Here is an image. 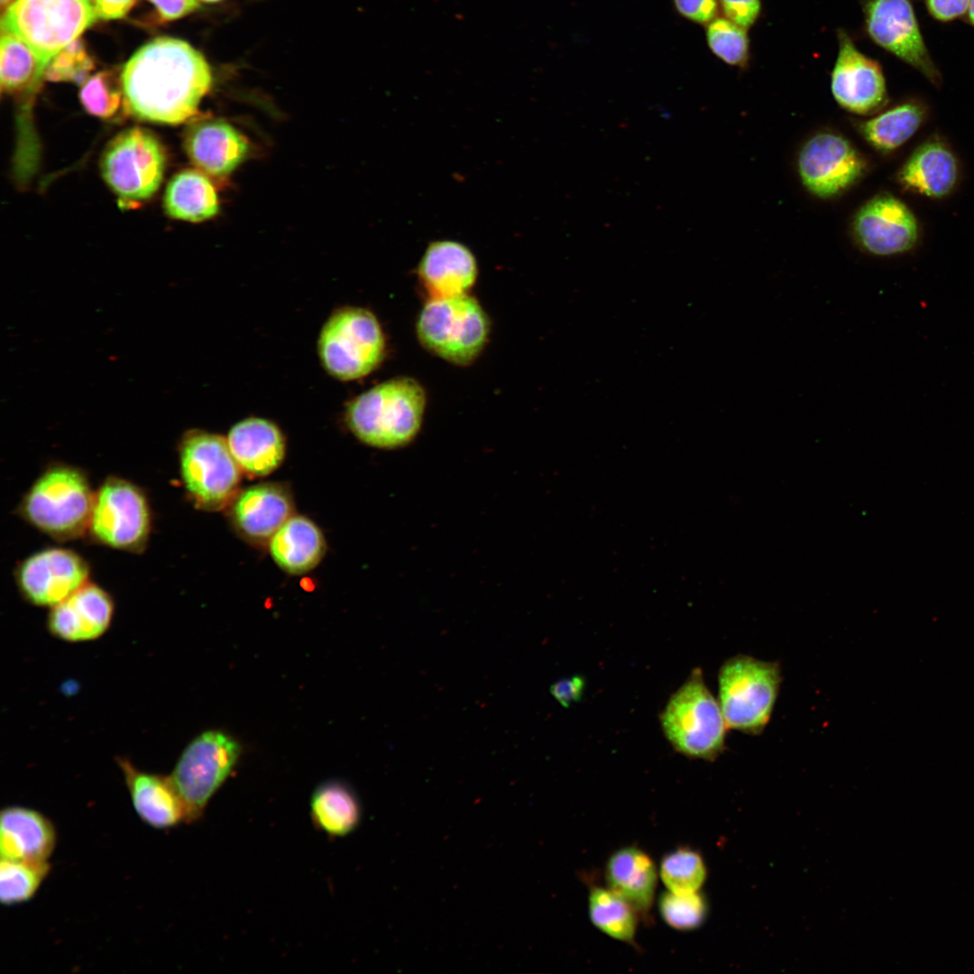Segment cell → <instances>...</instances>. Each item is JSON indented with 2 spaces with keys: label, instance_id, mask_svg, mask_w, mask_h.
<instances>
[{
  "label": "cell",
  "instance_id": "31",
  "mask_svg": "<svg viewBox=\"0 0 974 974\" xmlns=\"http://www.w3.org/2000/svg\"><path fill=\"white\" fill-rule=\"evenodd\" d=\"M0 81L9 94L32 92L44 77L47 64L21 39L1 30Z\"/></svg>",
  "mask_w": 974,
  "mask_h": 974
},
{
  "label": "cell",
  "instance_id": "11",
  "mask_svg": "<svg viewBox=\"0 0 974 974\" xmlns=\"http://www.w3.org/2000/svg\"><path fill=\"white\" fill-rule=\"evenodd\" d=\"M179 457L185 487L200 507L216 509L236 490L240 465L221 436L201 430L186 433Z\"/></svg>",
  "mask_w": 974,
  "mask_h": 974
},
{
  "label": "cell",
  "instance_id": "45",
  "mask_svg": "<svg viewBox=\"0 0 974 974\" xmlns=\"http://www.w3.org/2000/svg\"><path fill=\"white\" fill-rule=\"evenodd\" d=\"M964 20L974 27V0H970Z\"/></svg>",
  "mask_w": 974,
  "mask_h": 974
},
{
  "label": "cell",
  "instance_id": "9",
  "mask_svg": "<svg viewBox=\"0 0 974 974\" xmlns=\"http://www.w3.org/2000/svg\"><path fill=\"white\" fill-rule=\"evenodd\" d=\"M241 753L239 743L220 730H206L183 749L169 776L180 796L187 823L198 821L213 795L233 771Z\"/></svg>",
  "mask_w": 974,
  "mask_h": 974
},
{
  "label": "cell",
  "instance_id": "12",
  "mask_svg": "<svg viewBox=\"0 0 974 974\" xmlns=\"http://www.w3.org/2000/svg\"><path fill=\"white\" fill-rule=\"evenodd\" d=\"M862 10L865 30L873 42L914 68L934 87L942 86V73L925 43L913 0H864Z\"/></svg>",
  "mask_w": 974,
  "mask_h": 974
},
{
  "label": "cell",
  "instance_id": "27",
  "mask_svg": "<svg viewBox=\"0 0 974 974\" xmlns=\"http://www.w3.org/2000/svg\"><path fill=\"white\" fill-rule=\"evenodd\" d=\"M270 551L283 570L302 574L318 564L325 542L321 531L311 520L296 516L289 518L271 537Z\"/></svg>",
  "mask_w": 974,
  "mask_h": 974
},
{
  "label": "cell",
  "instance_id": "25",
  "mask_svg": "<svg viewBox=\"0 0 974 974\" xmlns=\"http://www.w3.org/2000/svg\"><path fill=\"white\" fill-rule=\"evenodd\" d=\"M658 876V870L648 854L634 846L619 849L606 862L608 887L629 903L639 914L650 910L655 901Z\"/></svg>",
  "mask_w": 974,
  "mask_h": 974
},
{
  "label": "cell",
  "instance_id": "14",
  "mask_svg": "<svg viewBox=\"0 0 974 974\" xmlns=\"http://www.w3.org/2000/svg\"><path fill=\"white\" fill-rule=\"evenodd\" d=\"M867 167L865 158L853 144L833 133L813 135L797 159L803 185L821 198L841 194L865 174Z\"/></svg>",
  "mask_w": 974,
  "mask_h": 974
},
{
  "label": "cell",
  "instance_id": "38",
  "mask_svg": "<svg viewBox=\"0 0 974 974\" xmlns=\"http://www.w3.org/2000/svg\"><path fill=\"white\" fill-rule=\"evenodd\" d=\"M94 69L84 44L76 40L63 48L48 64L44 78L51 81L84 84Z\"/></svg>",
  "mask_w": 974,
  "mask_h": 974
},
{
  "label": "cell",
  "instance_id": "5",
  "mask_svg": "<svg viewBox=\"0 0 974 974\" xmlns=\"http://www.w3.org/2000/svg\"><path fill=\"white\" fill-rule=\"evenodd\" d=\"M317 351L328 374L340 381H354L367 376L381 363L385 337L372 312L359 307H343L325 322Z\"/></svg>",
  "mask_w": 974,
  "mask_h": 974
},
{
  "label": "cell",
  "instance_id": "18",
  "mask_svg": "<svg viewBox=\"0 0 974 974\" xmlns=\"http://www.w3.org/2000/svg\"><path fill=\"white\" fill-rule=\"evenodd\" d=\"M114 614L110 595L96 584L86 583L51 607L47 627L50 633L67 642H84L101 637Z\"/></svg>",
  "mask_w": 974,
  "mask_h": 974
},
{
  "label": "cell",
  "instance_id": "42",
  "mask_svg": "<svg viewBox=\"0 0 974 974\" xmlns=\"http://www.w3.org/2000/svg\"><path fill=\"white\" fill-rule=\"evenodd\" d=\"M584 679L579 675L557 681L550 687L554 698L564 707L579 701L584 692Z\"/></svg>",
  "mask_w": 974,
  "mask_h": 974
},
{
  "label": "cell",
  "instance_id": "19",
  "mask_svg": "<svg viewBox=\"0 0 974 974\" xmlns=\"http://www.w3.org/2000/svg\"><path fill=\"white\" fill-rule=\"evenodd\" d=\"M184 147L198 170L216 179L230 175L249 152L247 139L233 125L217 118L194 123L186 133Z\"/></svg>",
  "mask_w": 974,
  "mask_h": 974
},
{
  "label": "cell",
  "instance_id": "23",
  "mask_svg": "<svg viewBox=\"0 0 974 974\" xmlns=\"http://www.w3.org/2000/svg\"><path fill=\"white\" fill-rule=\"evenodd\" d=\"M57 842L52 822L41 813L12 805L0 813L1 859L48 861Z\"/></svg>",
  "mask_w": 974,
  "mask_h": 974
},
{
  "label": "cell",
  "instance_id": "8",
  "mask_svg": "<svg viewBox=\"0 0 974 974\" xmlns=\"http://www.w3.org/2000/svg\"><path fill=\"white\" fill-rule=\"evenodd\" d=\"M489 331L484 310L467 293L429 299L417 323L421 344L442 359L458 365L476 359L487 342Z\"/></svg>",
  "mask_w": 974,
  "mask_h": 974
},
{
  "label": "cell",
  "instance_id": "35",
  "mask_svg": "<svg viewBox=\"0 0 974 974\" xmlns=\"http://www.w3.org/2000/svg\"><path fill=\"white\" fill-rule=\"evenodd\" d=\"M79 98L88 114L102 119L113 117L124 106L121 77L110 71L89 77L80 89Z\"/></svg>",
  "mask_w": 974,
  "mask_h": 974
},
{
  "label": "cell",
  "instance_id": "32",
  "mask_svg": "<svg viewBox=\"0 0 974 974\" xmlns=\"http://www.w3.org/2000/svg\"><path fill=\"white\" fill-rule=\"evenodd\" d=\"M588 914L594 927L622 942L635 939L639 913L610 887H594L588 896Z\"/></svg>",
  "mask_w": 974,
  "mask_h": 974
},
{
  "label": "cell",
  "instance_id": "30",
  "mask_svg": "<svg viewBox=\"0 0 974 974\" xmlns=\"http://www.w3.org/2000/svg\"><path fill=\"white\" fill-rule=\"evenodd\" d=\"M926 106L910 99L862 122L859 130L864 140L878 152L888 153L904 145L923 125Z\"/></svg>",
  "mask_w": 974,
  "mask_h": 974
},
{
  "label": "cell",
  "instance_id": "17",
  "mask_svg": "<svg viewBox=\"0 0 974 974\" xmlns=\"http://www.w3.org/2000/svg\"><path fill=\"white\" fill-rule=\"evenodd\" d=\"M88 567L76 553L60 548L41 551L18 569L21 592L37 606L52 607L87 583Z\"/></svg>",
  "mask_w": 974,
  "mask_h": 974
},
{
  "label": "cell",
  "instance_id": "3",
  "mask_svg": "<svg viewBox=\"0 0 974 974\" xmlns=\"http://www.w3.org/2000/svg\"><path fill=\"white\" fill-rule=\"evenodd\" d=\"M660 722L672 747L688 758L712 760L724 749L728 727L699 668L671 695Z\"/></svg>",
  "mask_w": 974,
  "mask_h": 974
},
{
  "label": "cell",
  "instance_id": "29",
  "mask_svg": "<svg viewBox=\"0 0 974 974\" xmlns=\"http://www.w3.org/2000/svg\"><path fill=\"white\" fill-rule=\"evenodd\" d=\"M315 827L330 837H344L359 824L361 805L354 791L339 780L320 784L310 797Z\"/></svg>",
  "mask_w": 974,
  "mask_h": 974
},
{
  "label": "cell",
  "instance_id": "47",
  "mask_svg": "<svg viewBox=\"0 0 974 974\" xmlns=\"http://www.w3.org/2000/svg\"><path fill=\"white\" fill-rule=\"evenodd\" d=\"M200 1L205 2V3H217V2H220L222 0H200Z\"/></svg>",
  "mask_w": 974,
  "mask_h": 974
},
{
  "label": "cell",
  "instance_id": "1",
  "mask_svg": "<svg viewBox=\"0 0 974 974\" xmlns=\"http://www.w3.org/2000/svg\"><path fill=\"white\" fill-rule=\"evenodd\" d=\"M121 80L128 113L141 120L175 125L197 115L212 75L203 55L190 44L160 37L129 59Z\"/></svg>",
  "mask_w": 974,
  "mask_h": 974
},
{
  "label": "cell",
  "instance_id": "34",
  "mask_svg": "<svg viewBox=\"0 0 974 974\" xmlns=\"http://www.w3.org/2000/svg\"><path fill=\"white\" fill-rule=\"evenodd\" d=\"M658 875L666 890L687 894L699 892L706 879V867L695 850L682 847L666 854L659 864Z\"/></svg>",
  "mask_w": 974,
  "mask_h": 974
},
{
  "label": "cell",
  "instance_id": "7",
  "mask_svg": "<svg viewBox=\"0 0 974 974\" xmlns=\"http://www.w3.org/2000/svg\"><path fill=\"white\" fill-rule=\"evenodd\" d=\"M97 19L91 0H16L1 30L24 41L47 64Z\"/></svg>",
  "mask_w": 974,
  "mask_h": 974
},
{
  "label": "cell",
  "instance_id": "44",
  "mask_svg": "<svg viewBox=\"0 0 974 974\" xmlns=\"http://www.w3.org/2000/svg\"><path fill=\"white\" fill-rule=\"evenodd\" d=\"M136 0H93L97 18L113 20L124 17Z\"/></svg>",
  "mask_w": 974,
  "mask_h": 974
},
{
  "label": "cell",
  "instance_id": "4",
  "mask_svg": "<svg viewBox=\"0 0 974 974\" xmlns=\"http://www.w3.org/2000/svg\"><path fill=\"white\" fill-rule=\"evenodd\" d=\"M777 662L739 655L719 671V704L728 728L759 734L768 723L781 684Z\"/></svg>",
  "mask_w": 974,
  "mask_h": 974
},
{
  "label": "cell",
  "instance_id": "39",
  "mask_svg": "<svg viewBox=\"0 0 974 974\" xmlns=\"http://www.w3.org/2000/svg\"><path fill=\"white\" fill-rule=\"evenodd\" d=\"M724 17L749 28L758 19L761 10L760 0H719Z\"/></svg>",
  "mask_w": 974,
  "mask_h": 974
},
{
  "label": "cell",
  "instance_id": "20",
  "mask_svg": "<svg viewBox=\"0 0 974 974\" xmlns=\"http://www.w3.org/2000/svg\"><path fill=\"white\" fill-rule=\"evenodd\" d=\"M417 273L429 299L449 298L465 294L474 285L478 265L468 246L455 240L442 239L427 245Z\"/></svg>",
  "mask_w": 974,
  "mask_h": 974
},
{
  "label": "cell",
  "instance_id": "26",
  "mask_svg": "<svg viewBox=\"0 0 974 974\" xmlns=\"http://www.w3.org/2000/svg\"><path fill=\"white\" fill-rule=\"evenodd\" d=\"M288 492L276 484H259L244 492L234 507V516L244 533L254 539L271 538L290 518Z\"/></svg>",
  "mask_w": 974,
  "mask_h": 974
},
{
  "label": "cell",
  "instance_id": "24",
  "mask_svg": "<svg viewBox=\"0 0 974 974\" xmlns=\"http://www.w3.org/2000/svg\"><path fill=\"white\" fill-rule=\"evenodd\" d=\"M230 451L251 474L262 476L275 470L285 455V440L271 420L247 418L234 425L226 438Z\"/></svg>",
  "mask_w": 974,
  "mask_h": 974
},
{
  "label": "cell",
  "instance_id": "33",
  "mask_svg": "<svg viewBox=\"0 0 974 974\" xmlns=\"http://www.w3.org/2000/svg\"><path fill=\"white\" fill-rule=\"evenodd\" d=\"M48 861L35 862L1 859L0 901L6 906L31 900L49 875Z\"/></svg>",
  "mask_w": 974,
  "mask_h": 974
},
{
  "label": "cell",
  "instance_id": "13",
  "mask_svg": "<svg viewBox=\"0 0 974 974\" xmlns=\"http://www.w3.org/2000/svg\"><path fill=\"white\" fill-rule=\"evenodd\" d=\"M150 519L142 492L125 480L109 477L95 493L88 528L103 544L138 552L147 541Z\"/></svg>",
  "mask_w": 974,
  "mask_h": 974
},
{
  "label": "cell",
  "instance_id": "16",
  "mask_svg": "<svg viewBox=\"0 0 974 974\" xmlns=\"http://www.w3.org/2000/svg\"><path fill=\"white\" fill-rule=\"evenodd\" d=\"M838 55L831 76L834 99L843 109L854 114L878 112L888 101L881 66L860 52L845 31H838Z\"/></svg>",
  "mask_w": 974,
  "mask_h": 974
},
{
  "label": "cell",
  "instance_id": "37",
  "mask_svg": "<svg viewBox=\"0 0 974 974\" xmlns=\"http://www.w3.org/2000/svg\"><path fill=\"white\" fill-rule=\"evenodd\" d=\"M658 910L664 922L677 931L698 928L707 914L705 900L699 892L677 894L666 890L659 896Z\"/></svg>",
  "mask_w": 974,
  "mask_h": 974
},
{
  "label": "cell",
  "instance_id": "36",
  "mask_svg": "<svg viewBox=\"0 0 974 974\" xmlns=\"http://www.w3.org/2000/svg\"><path fill=\"white\" fill-rule=\"evenodd\" d=\"M707 43L712 52L726 64L743 68L749 57L747 29L726 17H716L706 29Z\"/></svg>",
  "mask_w": 974,
  "mask_h": 974
},
{
  "label": "cell",
  "instance_id": "15",
  "mask_svg": "<svg viewBox=\"0 0 974 974\" xmlns=\"http://www.w3.org/2000/svg\"><path fill=\"white\" fill-rule=\"evenodd\" d=\"M852 229L859 248L877 257L907 253L919 238L914 214L889 193L876 195L862 205L854 216Z\"/></svg>",
  "mask_w": 974,
  "mask_h": 974
},
{
  "label": "cell",
  "instance_id": "22",
  "mask_svg": "<svg viewBox=\"0 0 974 974\" xmlns=\"http://www.w3.org/2000/svg\"><path fill=\"white\" fill-rule=\"evenodd\" d=\"M959 176L954 152L942 140L932 138L908 157L898 170L896 180L907 191L939 199L953 191Z\"/></svg>",
  "mask_w": 974,
  "mask_h": 974
},
{
  "label": "cell",
  "instance_id": "43",
  "mask_svg": "<svg viewBox=\"0 0 974 974\" xmlns=\"http://www.w3.org/2000/svg\"><path fill=\"white\" fill-rule=\"evenodd\" d=\"M155 6L160 16L166 21L180 18L191 12L198 6L197 0H150Z\"/></svg>",
  "mask_w": 974,
  "mask_h": 974
},
{
  "label": "cell",
  "instance_id": "2",
  "mask_svg": "<svg viewBox=\"0 0 974 974\" xmlns=\"http://www.w3.org/2000/svg\"><path fill=\"white\" fill-rule=\"evenodd\" d=\"M427 397L421 384L409 377L381 382L352 400L346 423L362 442L377 448L402 447L418 435Z\"/></svg>",
  "mask_w": 974,
  "mask_h": 974
},
{
  "label": "cell",
  "instance_id": "40",
  "mask_svg": "<svg viewBox=\"0 0 974 974\" xmlns=\"http://www.w3.org/2000/svg\"><path fill=\"white\" fill-rule=\"evenodd\" d=\"M677 12L685 18L698 23H709L717 17L718 0H673Z\"/></svg>",
  "mask_w": 974,
  "mask_h": 974
},
{
  "label": "cell",
  "instance_id": "10",
  "mask_svg": "<svg viewBox=\"0 0 974 974\" xmlns=\"http://www.w3.org/2000/svg\"><path fill=\"white\" fill-rule=\"evenodd\" d=\"M102 177L124 206L152 198L166 167L165 151L150 131L133 127L118 133L101 158Z\"/></svg>",
  "mask_w": 974,
  "mask_h": 974
},
{
  "label": "cell",
  "instance_id": "41",
  "mask_svg": "<svg viewBox=\"0 0 974 974\" xmlns=\"http://www.w3.org/2000/svg\"><path fill=\"white\" fill-rule=\"evenodd\" d=\"M970 0H924L929 15L939 23H951L964 18Z\"/></svg>",
  "mask_w": 974,
  "mask_h": 974
},
{
  "label": "cell",
  "instance_id": "28",
  "mask_svg": "<svg viewBox=\"0 0 974 974\" xmlns=\"http://www.w3.org/2000/svg\"><path fill=\"white\" fill-rule=\"evenodd\" d=\"M164 209L172 218L193 223L215 216L219 210L216 188L208 176L198 170H184L169 181Z\"/></svg>",
  "mask_w": 974,
  "mask_h": 974
},
{
  "label": "cell",
  "instance_id": "46",
  "mask_svg": "<svg viewBox=\"0 0 974 974\" xmlns=\"http://www.w3.org/2000/svg\"><path fill=\"white\" fill-rule=\"evenodd\" d=\"M12 0H1V5L4 7L11 3Z\"/></svg>",
  "mask_w": 974,
  "mask_h": 974
},
{
  "label": "cell",
  "instance_id": "21",
  "mask_svg": "<svg viewBox=\"0 0 974 974\" xmlns=\"http://www.w3.org/2000/svg\"><path fill=\"white\" fill-rule=\"evenodd\" d=\"M116 762L133 809L144 823L166 830L187 822L184 804L169 776L142 771L124 757H117Z\"/></svg>",
  "mask_w": 974,
  "mask_h": 974
},
{
  "label": "cell",
  "instance_id": "6",
  "mask_svg": "<svg viewBox=\"0 0 974 974\" xmlns=\"http://www.w3.org/2000/svg\"><path fill=\"white\" fill-rule=\"evenodd\" d=\"M95 493L78 469H48L32 486L22 513L33 526L59 540L75 538L89 527Z\"/></svg>",
  "mask_w": 974,
  "mask_h": 974
}]
</instances>
